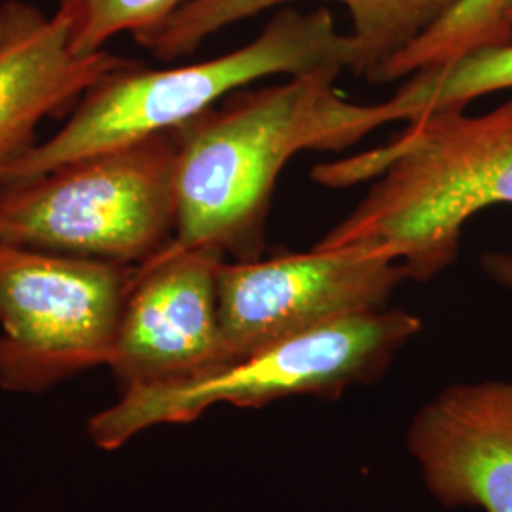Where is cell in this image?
Here are the masks:
<instances>
[{"mask_svg":"<svg viewBox=\"0 0 512 512\" xmlns=\"http://www.w3.org/2000/svg\"><path fill=\"white\" fill-rule=\"evenodd\" d=\"M480 266L492 283L512 293V253L488 251L480 256Z\"/></svg>","mask_w":512,"mask_h":512,"instance_id":"9a60e30c","label":"cell"},{"mask_svg":"<svg viewBox=\"0 0 512 512\" xmlns=\"http://www.w3.org/2000/svg\"><path fill=\"white\" fill-rule=\"evenodd\" d=\"M311 177L330 188L378 179L317 247H372L427 283L458 260L478 211L512 205V99L476 116L421 114L384 147L315 165Z\"/></svg>","mask_w":512,"mask_h":512,"instance_id":"7a4b0ae2","label":"cell"},{"mask_svg":"<svg viewBox=\"0 0 512 512\" xmlns=\"http://www.w3.org/2000/svg\"><path fill=\"white\" fill-rule=\"evenodd\" d=\"M512 90V42L482 48L410 74L385 103V124L442 109H465L488 93Z\"/></svg>","mask_w":512,"mask_h":512,"instance_id":"8fae6325","label":"cell"},{"mask_svg":"<svg viewBox=\"0 0 512 512\" xmlns=\"http://www.w3.org/2000/svg\"><path fill=\"white\" fill-rule=\"evenodd\" d=\"M421 321L404 310L355 315L283 340L192 384L124 391L90 421L101 448H118L162 423L196 420L217 404L262 408L279 399L313 395L336 399L351 385L382 378Z\"/></svg>","mask_w":512,"mask_h":512,"instance_id":"5b68a950","label":"cell"},{"mask_svg":"<svg viewBox=\"0 0 512 512\" xmlns=\"http://www.w3.org/2000/svg\"><path fill=\"white\" fill-rule=\"evenodd\" d=\"M330 65L287 82L230 93L175 128L177 228L167 249H213L234 262L266 251L283 167L302 150H340L384 126L380 105L346 101Z\"/></svg>","mask_w":512,"mask_h":512,"instance_id":"6da1fadb","label":"cell"},{"mask_svg":"<svg viewBox=\"0 0 512 512\" xmlns=\"http://www.w3.org/2000/svg\"><path fill=\"white\" fill-rule=\"evenodd\" d=\"M296 0H245L251 16ZM351 18V73L372 82L385 63L448 14L458 0H336Z\"/></svg>","mask_w":512,"mask_h":512,"instance_id":"7c38bea8","label":"cell"},{"mask_svg":"<svg viewBox=\"0 0 512 512\" xmlns=\"http://www.w3.org/2000/svg\"><path fill=\"white\" fill-rule=\"evenodd\" d=\"M408 279L372 247H313L251 262H224L220 327L232 363L330 323L387 310Z\"/></svg>","mask_w":512,"mask_h":512,"instance_id":"52a82bcc","label":"cell"},{"mask_svg":"<svg viewBox=\"0 0 512 512\" xmlns=\"http://www.w3.org/2000/svg\"><path fill=\"white\" fill-rule=\"evenodd\" d=\"M507 2L509 0H458L433 27L393 55L372 82H393L475 50L509 44L512 25L505 18Z\"/></svg>","mask_w":512,"mask_h":512,"instance_id":"4fadbf2b","label":"cell"},{"mask_svg":"<svg viewBox=\"0 0 512 512\" xmlns=\"http://www.w3.org/2000/svg\"><path fill=\"white\" fill-rule=\"evenodd\" d=\"M135 270L0 243V385L38 393L109 365Z\"/></svg>","mask_w":512,"mask_h":512,"instance_id":"8992f818","label":"cell"},{"mask_svg":"<svg viewBox=\"0 0 512 512\" xmlns=\"http://www.w3.org/2000/svg\"><path fill=\"white\" fill-rule=\"evenodd\" d=\"M226 256L167 249L137 266L110 353L124 391L192 384L232 365L219 313Z\"/></svg>","mask_w":512,"mask_h":512,"instance_id":"ba28073f","label":"cell"},{"mask_svg":"<svg viewBox=\"0 0 512 512\" xmlns=\"http://www.w3.org/2000/svg\"><path fill=\"white\" fill-rule=\"evenodd\" d=\"M406 442L440 505L512 512V376L442 389Z\"/></svg>","mask_w":512,"mask_h":512,"instance_id":"9c48e42d","label":"cell"},{"mask_svg":"<svg viewBox=\"0 0 512 512\" xmlns=\"http://www.w3.org/2000/svg\"><path fill=\"white\" fill-rule=\"evenodd\" d=\"M177 228L175 129L0 183V243L141 266Z\"/></svg>","mask_w":512,"mask_h":512,"instance_id":"277c9868","label":"cell"},{"mask_svg":"<svg viewBox=\"0 0 512 512\" xmlns=\"http://www.w3.org/2000/svg\"><path fill=\"white\" fill-rule=\"evenodd\" d=\"M131 59L101 50L78 55L63 19L25 0L0 4V171L37 145L50 114L73 107L103 76Z\"/></svg>","mask_w":512,"mask_h":512,"instance_id":"30bf717a","label":"cell"},{"mask_svg":"<svg viewBox=\"0 0 512 512\" xmlns=\"http://www.w3.org/2000/svg\"><path fill=\"white\" fill-rule=\"evenodd\" d=\"M353 42L327 8H283L258 37L234 52L177 69L137 61L103 76L76 103L67 124L0 171V183L29 179L59 165L179 128L230 93L270 76H296L353 63Z\"/></svg>","mask_w":512,"mask_h":512,"instance_id":"3957f363","label":"cell"},{"mask_svg":"<svg viewBox=\"0 0 512 512\" xmlns=\"http://www.w3.org/2000/svg\"><path fill=\"white\" fill-rule=\"evenodd\" d=\"M505 18H507V21H509V23L512 25V0L507 2V8H505Z\"/></svg>","mask_w":512,"mask_h":512,"instance_id":"2e32d148","label":"cell"},{"mask_svg":"<svg viewBox=\"0 0 512 512\" xmlns=\"http://www.w3.org/2000/svg\"><path fill=\"white\" fill-rule=\"evenodd\" d=\"M194 0H57L54 14L67 25L78 55L105 50L122 33L147 46L165 25Z\"/></svg>","mask_w":512,"mask_h":512,"instance_id":"5bb4252c","label":"cell"}]
</instances>
